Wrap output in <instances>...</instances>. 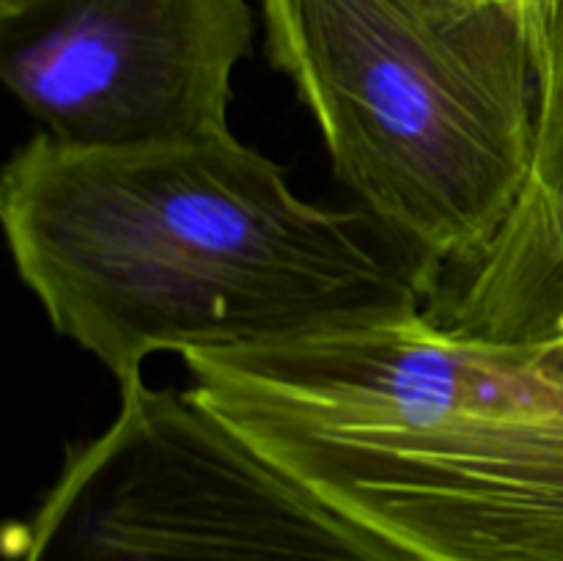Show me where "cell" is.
<instances>
[{"instance_id":"5","label":"cell","mask_w":563,"mask_h":561,"mask_svg":"<svg viewBox=\"0 0 563 561\" xmlns=\"http://www.w3.org/2000/svg\"><path fill=\"white\" fill-rule=\"evenodd\" d=\"M251 42L247 0H0V77L71 148L229 135Z\"/></svg>"},{"instance_id":"7","label":"cell","mask_w":563,"mask_h":561,"mask_svg":"<svg viewBox=\"0 0 563 561\" xmlns=\"http://www.w3.org/2000/svg\"><path fill=\"white\" fill-rule=\"evenodd\" d=\"M500 6L511 11L517 20L526 28L528 38H531L533 47V64L539 61L544 50V38H548V28L553 22L555 9H559L561 0H498Z\"/></svg>"},{"instance_id":"8","label":"cell","mask_w":563,"mask_h":561,"mask_svg":"<svg viewBox=\"0 0 563 561\" xmlns=\"http://www.w3.org/2000/svg\"><path fill=\"white\" fill-rule=\"evenodd\" d=\"M550 352H553V355H555V361H559V363H561V369H563V341H561V344L550 346Z\"/></svg>"},{"instance_id":"4","label":"cell","mask_w":563,"mask_h":561,"mask_svg":"<svg viewBox=\"0 0 563 561\" xmlns=\"http://www.w3.org/2000/svg\"><path fill=\"white\" fill-rule=\"evenodd\" d=\"M14 561H421L174 391L121 385L110 427L80 446Z\"/></svg>"},{"instance_id":"2","label":"cell","mask_w":563,"mask_h":561,"mask_svg":"<svg viewBox=\"0 0 563 561\" xmlns=\"http://www.w3.org/2000/svg\"><path fill=\"white\" fill-rule=\"evenodd\" d=\"M190 391L421 561H563V369L429 314L185 355Z\"/></svg>"},{"instance_id":"6","label":"cell","mask_w":563,"mask_h":561,"mask_svg":"<svg viewBox=\"0 0 563 561\" xmlns=\"http://www.w3.org/2000/svg\"><path fill=\"white\" fill-rule=\"evenodd\" d=\"M537 80L528 179L445 324L495 344L550 350L563 341V0L537 61Z\"/></svg>"},{"instance_id":"1","label":"cell","mask_w":563,"mask_h":561,"mask_svg":"<svg viewBox=\"0 0 563 561\" xmlns=\"http://www.w3.org/2000/svg\"><path fill=\"white\" fill-rule=\"evenodd\" d=\"M0 220L60 336L119 385L159 352L278 344L427 314L434 262L377 218L297 196L234 135L9 160Z\"/></svg>"},{"instance_id":"3","label":"cell","mask_w":563,"mask_h":561,"mask_svg":"<svg viewBox=\"0 0 563 561\" xmlns=\"http://www.w3.org/2000/svg\"><path fill=\"white\" fill-rule=\"evenodd\" d=\"M335 176L429 262L476 264L520 198L539 80L498 0H258Z\"/></svg>"}]
</instances>
